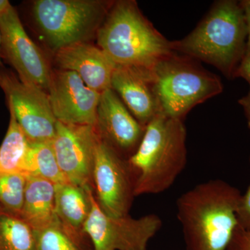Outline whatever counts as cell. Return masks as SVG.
I'll return each instance as SVG.
<instances>
[{
	"instance_id": "1",
	"label": "cell",
	"mask_w": 250,
	"mask_h": 250,
	"mask_svg": "<svg viewBox=\"0 0 250 250\" xmlns=\"http://www.w3.org/2000/svg\"><path fill=\"white\" fill-rule=\"evenodd\" d=\"M242 194L222 179L197 184L177 199L186 250H226L238 226Z\"/></svg>"
},
{
	"instance_id": "18",
	"label": "cell",
	"mask_w": 250,
	"mask_h": 250,
	"mask_svg": "<svg viewBox=\"0 0 250 250\" xmlns=\"http://www.w3.org/2000/svg\"><path fill=\"white\" fill-rule=\"evenodd\" d=\"M9 109V127L0 146V174L20 173L27 176L30 142Z\"/></svg>"
},
{
	"instance_id": "12",
	"label": "cell",
	"mask_w": 250,
	"mask_h": 250,
	"mask_svg": "<svg viewBox=\"0 0 250 250\" xmlns=\"http://www.w3.org/2000/svg\"><path fill=\"white\" fill-rule=\"evenodd\" d=\"M47 93L57 121L96 126L101 93L87 86L77 73L62 69L52 70Z\"/></svg>"
},
{
	"instance_id": "7",
	"label": "cell",
	"mask_w": 250,
	"mask_h": 250,
	"mask_svg": "<svg viewBox=\"0 0 250 250\" xmlns=\"http://www.w3.org/2000/svg\"><path fill=\"white\" fill-rule=\"evenodd\" d=\"M90 204L83 231L91 240L94 250H147L148 243L162 228V220L156 214L140 218L109 216L98 205L93 191Z\"/></svg>"
},
{
	"instance_id": "5",
	"label": "cell",
	"mask_w": 250,
	"mask_h": 250,
	"mask_svg": "<svg viewBox=\"0 0 250 250\" xmlns=\"http://www.w3.org/2000/svg\"><path fill=\"white\" fill-rule=\"evenodd\" d=\"M151 76L160 113L183 121L194 106L221 93L220 77L195 59L174 52L156 64Z\"/></svg>"
},
{
	"instance_id": "25",
	"label": "cell",
	"mask_w": 250,
	"mask_h": 250,
	"mask_svg": "<svg viewBox=\"0 0 250 250\" xmlns=\"http://www.w3.org/2000/svg\"><path fill=\"white\" fill-rule=\"evenodd\" d=\"M234 78L244 79L250 83V54L245 56L242 60L235 72Z\"/></svg>"
},
{
	"instance_id": "4",
	"label": "cell",
	"mask_w": 250,
	"mask_h": 250,
	"mask_svg": "<svg viewBox=\"0 0 250 250\" xmlns=\"http://www.w3.org/2000/svg\"><path fill=\"white\" fill-rule=\"evenodd\" d=\"M247 41L248 29L239 1L220 0L190 34L172 42L176 53L213 65L231 80L246 55Z\"/></svg>"
},
{
	"instance_id": "11",
	"label": "cell",
	"mask_w": 250,
	"mask_h": 250,
	"mask_svg": "<svg viewBox=\"0 0 250 250\" xmlns=\"http://www.w3.org/2000/svg\"><path fill=\"white\" fill-rule=\"evenodd\" d=\"M98 139L95 126L57 121L52 147L67 182L80 187H92Z\"/></svg>"
},
{
	"instance_id": "23",
	"label": "cell",
	"mask_w": 250,
	"mask_h": 250,
	"mask_svg": "<svg viewBox=\"0 0 250 250\" xmlns=\"http://www.w3.org/2000/svg\"><path fill=\"white\" fill-rule=\"evenodd\" d=\"M236 216L238 225L250 231V185L246 193L242 195Z\"/></svg>"
},
{
	"instance_id": "10",
	"label": "cell",
	"mask_w": 250,
	"mask_h": 250,
	"mask_svg": "<svg viewBox=\"0 0 250 250\" xmlns=\"http://www.w3.org/2000/svg\"><path fill=\"white\" fill-rule=\"evenodd\" d=\"M0 87L29 142H52L57 121L47 92L21 82L13 72L3 70Z\"/></svg>"
},
{
	"instance_id": "26",
	"label": "cell",
	"mask_w": 250,
	"mask_h": 250,
	"mask_svg": "<svg viewBox=\"0 0 250 250\" xmlns=\"http://www.w3.org/2000/svg\"><path fill=\"white\" fill-rule=\"evenodd\" d=\"M239 2L242 9H243V14H244L247 29H248V41H247L246 55H248V54H250V0H243Z\"/></svg>"
},
{
	"instance_id": "29",
	"label": "cell",
	"mask_w": 250,
	"mask_h": 250,
	"mask_svg": "<svg viewBox=\"0 0 250 250\" xmlns=\"http://www.w3.org/2000/svg\"><path fill=\"white\" fill-rule=\"evenodd\" d=\"M0 47H1V34H0ZM1 53H0V80H1Z\"/></svg>"
},
{
	"instance_id": "3",
	"label": "cell",
	"mask_w": 250,
	"mask_h": 250,
	"mask_svg": "<svg viewBox=\"0 0 250 250\" xmlns=\"http://www.w3.org/2000/svg\"><path fill=\"white\" fill-rule=\"evenodd\" d=\"M96 39L116 65L149 71L174 52L172 41L156 30L132 0L113 1Z\"/></svg>"
},
{
	"instance_id": "20",
	"label": "cell",
	"mask_w": 250,
	"mask_h": 250,
	"mask_svg": "<svg viewBox=\"0 0 250 250\" xmlns=\"http://www.w3.org/2000/svg\"><path fill=\"white\" fill-rule=\"evenodd\" d=\"M0 250H36L34 231L21 217L0 210Z\"/></svg>"
},
{
	"instance_id": "19",
	"label": "cell",
	"mask_w": 250,
	"mask_h": 250,
	"mask_svg": "<svg viewBox=\"0 0 250 250\" xmlns=\"http://www.w3.org/2000/svg\"><path fill=\"white\" fill-rule=\"evenodd\" d=\"M26 172L27 176L40 177L54 185L68 182L59 167L52 142H30Z\"/></svg>"
},
{
	"instance_id": "8",
	"label": "cell",
	"mask_w": 250,
	"mask_h": 250,
	"mask_svg": "<svg viewBox=\"0 0 250 250\" xmlns=\"http://www.w3.org/2000/svg\"><path fill=\"white\" fill-rule=\"evenodd\" d=\"M95 199L106 214L129 215L135 196L134 184L127 159L99 136L93 170Z\"/></svg>"
},
{
	"instance_id": "6",
	"label": "cell",
	"mask_w": 250,
	"mask_h": 250,
	"mask_svg": "<svg viewBox=\"0 0 250 250\" xmlns=\"http://www.w3.org/2000/svg\"><path fill=\"white\" fill-rule=\"evenodd\" d=\"M113 3L102 0H36L31 14L47 45L56 52L96 38Z\"/></svg>"
},
{
	"instance_id": "28",
	"label": "cell",
	"mask_w": 250,
	"mask_h": 250,
	"mask_svg": "<svg viewBox=\"0 0 250 250\" xmlns=\"http://www.w3.org/2000/svg\"><path fill=\"white\" fill-rule=\"evenodd\" d=\"M11 6V4L8 0H0V14L4 13Z\"/></svg>"
},
{
	"instance_id": "27",
	"label": "cell",
	"mask_w": 250,
	"mask_h": 250,
	"mask_svg": "<svg viewBox=\"0 0 250 250\" xmlns=\"http://www.w3.org/2000/svg\"><path fill=\"white\" fill-rule=\"evenodd\" d=\"M238 103L244 110L245 114H246L247 120H248V126L250 129V83L249 92L246 96L238 100Z\"/></svg>"
},
{
	"instance_id": "21",
	"label": "cell",
	"mask_w": 250,
	"mask_h": 250,
	"mask_svg": "<svg viewBox=\"0 0 250 250\" xmlns=\"http://www.w3.org/2000/svg\"><path fill=\"white\" fill-rule=\"evenodd\" d=\"M27 176L20 173L0 174V205L3 210L21 217Z\"/></svg>"
},
{
	"instance_id": "24",
	"label": "cell",
	"mask_w": 250,
	"mask_h": 250,
	"mask_svg": "<svg viewBox=\"0 0 250 250\" xmlns=\"http://www.w3.org/2000/svg\"><path fill=\"white\" fill-rule=\"evenodd\" d=\"M226 250H250V231L238 225Z\"/></svg>"
},
{
	"instance_id": "9",
	"label": "cell",
	"mask_w": 250,
	"mask_h": 250,
	"mask_svg": "<svg viewBox=\"0 0 250 250\" xmlns=\"http://www.w3.org/2000/svg\"><path fill=\"white\" fill-rule=\"evenodd\" d=\"M1 57L21 82L48 92L52 69L42 50L26 32L17 9L11 5L0 14Z\"/></svg>"
},
{
	"instance_id": "13",
	"label": "cell",
	"mask_w": 250,
	"mask_h": 250,
	"mask_svg": "<svg viewBox=\"0 0 250 250\" xmlns=\"http://www.w3.org/2000/svg\"><path fill=\"white\" fill-rule=\"evenodd\" d=\"M95 127L100 138L126 159L139 147L146 129L111 88L100 94Z\"/></svg>"
},
{
	"instance_id": "2",
	"label": "cell",
	"mask_w": 250,
	"mask_h": 250,
	"mask_svg": "<svg viewBox=\"0 0 250 250\" xmlns=\"http://www.w3.org/2000/svg\"><path fill=\"white\" fill-rule=\"evenodd\" d=\"M135 196L170 188L187 164L184 121L159 113L146 126L136 152L127 159Z\"/></svg>"
},
{
	"instance_id": "17",
	"label": "cell",
	"mask_w": 250,
	"mask_h": 250,
	"mask_svg": "<svg viewBox=\"0 0 250 250\" xmlns=\"http://www.w3.org/2000/svg\"><path fill=\"white\" fill-rule=\"evenodd\" d=\"M21 218L37 230L56 219L55 185L34 176H27L24 205Z\"/></svg>"
},
{
	"instance_id": "16",
	"label": "cell",
	"mask_w": 250,
	"mask_h": 250,
	"mask_svg": "<svg viewBox=\"0 0 250 250\" xmlns=\"http://www.w3.org/2000/svg\"><path fill=\"white\" fill-rule=\"evenodd\" d=\"M91 187L65 182L55 185V215L62 228L82 248L83 228L89 215Z\"/></svg>"
},
{
	"instance_id": "15",
	"label": "cell",
	"mask_w": 250,
	"mask_h": 250,
	"mask_svg": "<svg viewBox=\"0 0 250 250\" xmlns=\"http://www.w3.org/2000/svg\"><path fill=\"white\" fill-rule=\"evenodd\" d=\"M111 88L144 127L160 113L149 70L116 65L112 75Z\"/></svg>"
},
{
	"instance_id": "22",
	"label": "cell",
	"mask_w": 250,
	"mask_h": 250,
	"mask_svg": "<svg viewBox=\"0 0 250 250\" xmlns=\"http://www.w3.org/2000/svg\"><path fill=\"white\" fill-rule=\"evenodd\" d=\"M33 231L36 250H83L62 228L57 217L47 226Z\"/></svg>"
},
{
	"instance_id": "14",
	"label": "cell",
	"mask_w": 250,
	"mask_h": 250,
	"mask_svg": "<svg viewBox=\"0 0 250 250\" xmlns=\"http://www.w3.org/2000/svg\"><path fill=\"white\" fill-rule=\"evenodd\" d=\"M54 54L59 69L75 72L87 86L100 93L111 88L116 65L98 46L80 42L62 47Z\"/></svg>"
}]
</instances>
